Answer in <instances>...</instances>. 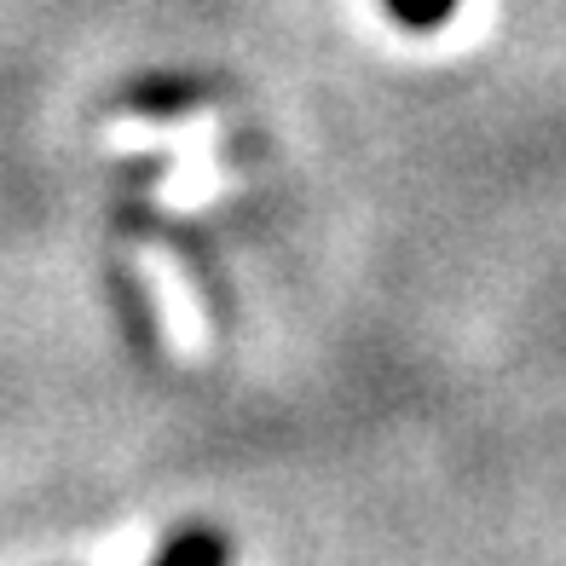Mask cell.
<instances>
[{
	"label": "cell",
	"instance_id": "7a4b0ae2",
	"mask_svg": "<svg viewBox=\"0 0 566 566\" xmlns=\"http://www.w3.org/2000/svg\"><path fill=\"white\" fill-rule=\"evenodd\" d=\"M150 566H231V544L220 532H209V526H186V532L168 537L163 555Z\"/></svg>",
	"mask_w": 566,
	"mask_h": 566
},
{
	"label": "cell",
	"instance_id": "3957f363",
	"mask_svg": "<svg viewBox=\"0 0 566 566\" xmlns=\"http://www.w3.org/2000/svg\"><path fill=\"white\" fill-rule=\"evenodd\" d=\"M388 12L405 23V30H440V23L457 12V0H388Z\"/></svg>",
	"mask_w": 566,
	"mask_h": 566
},
{
	"label": "cell",
	"instance_id": "6da1fadb",
	"mask_svg": "<svg viewBox=\"0 0 566 566\" xmlns=\"http://www.w3.org/2000/svg\"><path fill=\"white\" fill-rule=\"evenodd\" d=\"M145 277H150V295L163 306V329L179 358H202L209 353V324H202V306H197V290L191 277L179 272L174 254L163 249H145Z\"/></svg>",
	"mask_w": 566,
	"mask_h": 566
}]
</instances>
